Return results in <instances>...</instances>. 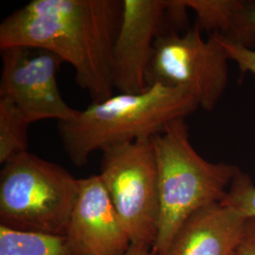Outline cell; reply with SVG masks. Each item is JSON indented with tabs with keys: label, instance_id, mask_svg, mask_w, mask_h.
Here are the masks:
<instances>
[{
	"label": "cell",
	"instance_id": "cell-1",
	"mask_svg": "<svg viewBox=\"0 0 255 255\" xmlns=\"http://www.w3.org/2000/svg\"><path fill=\"white\" fill-rule=\"evenodd\" d=\"M121 0H32L0 24V48L24 46L58 55L93 102L114 95L113 49Z\"/></svg>",
	"mask_w": 255,
	"mask_h": 255
},
{
	"label": "cell",
	"instance_id": "cell-2",
	"mask_svg": "<svg viewBox=\"0 0 255 255\" xmlns=\"http://www.w3.org/2000/svg\"><path fill=\"white\" fill-rule=\"evenodd\" d=\"M199 109L189 92L153 83L135 94L119 93L87 108L71 120L58 122L65 153L76 166L88 164L95 151L151 139L177 119Z\"/></svg>",
	"mask_w": 255,
	"mask_h": 255
},
{
	"label": "cell",
	"instance_id": "cell-3",
	"mask_svg": "<svg viewBox=\"0 0 255 255\" xmlns=\"http://www.w3.org/2000/svg\"><path fill=\"white\" fill-rule=\"evenodd\" d=\"M151 141L160 200L159 227L152 249L158 255L192 215L223 201L240 169L235 164L204 159L190 142L184 119L171 122Z\"/></svg>",
	"mask_w": 255,
	"mask_h": 255
},
{
	"label": "cell",
	"instance_id": "cell-4",
	"mask_svg": "<svg viewBox=\"0 0 255 255\" xmlns=\"http://www.w3.org/2000/svg\"><path fill=\"white\" fill-rule=\"evenodd\" d=\"M80 191L59 164L28 151L9 159L0 174V221L8 228L65 236Z\"/></svg>",
	"mask_w": 255,
	"mask_h": 255
},
{
	"label": "cell",
	"instance_id": "cell-5",
	"mask_svg": "<svg viewBox=\"0 0 255 255\" xmlns=\"http://www.w3.org/2000/svg\"><path fill=\"white\" fill-rule=\"evenodd\" d=\"M99 174L131 245L153 247L159 227L158 170L151 139L104 149Z\"/></svg>",
	"mask_w": 255,
	"mask_h": 255
},
{
	"label": "cell",
	"instance_id": "cell-6",
	"mask_svg": "<svg viewBox=\"0 0 255 255\" xmlns=\"http://www.w3.org/2000/svg\"><path fill=\"white\" fill-rule=\"evenodd\" d=\"M229 62L218 36L204 38L196 25L183 33L164 31L155 42L146 82L184 89L210 112L227 89Z\"/></svg>",
	"mask_w": 255,
	"mask_h": 255
},
{
	"label": "cell",
	"instance_id": "cell-7",
	"mask_svg": "<svg viewBox=\"0 0 255 255\" xmlns=\"http://www.w3.org/2000/svg\"><path fill=\"white\" fill-rule=\"evenodd\" d=\"M2 70L0 99L14 104L30 123L73 119L79 110L64 101L58 73L64 62L51 51L31 46L0 48Z\"/></svg>",
	"mask_w": 255,
	"mask_h": 255
},
{
	"label": "cell",
	"instance_id": "cell-8",
	"mask_svg": "<svg viewBox=\"0 0 255 255\" xmlns=\"http://www.w3.org/2000/svg\"><path fill=\"white\" fill-rule=\"evenodd\" d=\"M169 0H122V13L113 49V81L119 93L135 94L147 88L146 76L155 42L171 30Z\"/></svg>",
	"mask_w": 255,
	"mask_h": 255
},
{
	"label": "cell",
	"instance_id": "cell-9",
	"mask_svg": "<svg viewBox=\"0 0 255 255\" xmlns=\"http://www.w3.org/2000/svg\"><path fill=\"white\" fill-rule=\"evenodd\" d=\"M65 237L77 255H125L131 246L99 174L80 179Z\"/></svg>",
	"mask_w": 255,
	"mask_h": 255
},
{
	"label": "cell",
	"instance_id": "cell-10",
	"mask_svg": "<svg viewBox=\"0 0 255 255\" xmlns=\"http://www.w3.org/2000/svg\"><path fill=\"white\" fill-rule=\"evenodd\" d=\"M247 219L221 203L192 215L169 244L156 255H233L244 234Z\"/></svg>",
	"mask_w": 255,
	"mask_h": 255
},
{
	"label": "cell",
	"instance_id": "cell-11",
	"mask_svg": "<svg viewBox=\"0 0 255 255\" xmlns=\"http://www.w3.org/2000/svg\"><path fill=\"white\" fill-rule=\"evenodd\" d=\"M0 255H77L65 236L22 232L0 225Z\"/></svg>",
	"mask_w": 255,
	"mask_h": 255
},
{
	"label": "cell",
	"instance_id": "cell-12",
	"mask_svg": "<svg viewBox=\"0 0 255 255\" xmlns=\"http://www.w3.org/2000/svg\"><path fill=\"white\" fill-rule=\"evenodd\" d=\"M188 9L195 11V25L209 36L225 35L233 25L238 11L243 8V0H182Z\"/></svg>",
	"mask_w": 255,
	"mask_h": 255
},
{
	"label": "cell",
	"instance_id": "cell-13",
	"mask_svg": "<svg viewBox=\"0 0 255 255\" xmlns=\"http://www.w3.org/2000/svg\"><path fill=\"white\" fill-rule=\"evenodd\" d=\"M30 124L14 104L0 99V164L28 151L27 129Z\"/></svg>",
	"mask_w": 255,
	"mask_h": 255
},
{
	"label": "cell",
	"instance_id": "cell-14",
	"mask_svg": "<svg viewBox=\"0 0 255 255\" xmlns=\"http://www.w3.org/2000/svg\"><path fill=\"white\" fill-rule=\"evenodd\" d=\"M245 219H255V184L248 174L239 170L220 202Z\"/></svg>",
	"mask_w": 255,
	"mask_h": 255
},
{
	"label": "cell",
	"instance_id": "cell-15",
	"mask_svg": "<svg viewBox=\"0 0 255 255\" xmlns=\"http://www.w3.org/2000/svg\"><path fill=\"white\" fill-rule=\"evenodd\" d=\"M219 35V34H218ZM249 49L255 50V2L245 1L225 35H219Z\"/></svg>",
	"mask_w": 255,
	"mask_h": 255
},
{
	"label": "cell",
	"instance_id": "cell-16",
	"mask_svg": "<svg viewBox=\"0 0 255 255\" xmlns=\"http://www.w3.org/2000/svg\"><path fill=\"white\" fill-rule=\"evenodd\" d=\"M215 35L219 38V42L228 55L230 61L237 64L241 73H251L255 76V50L240 46L218 34Z\"/></svg>",
	"mask_w": 255,
	"mask_h": 255
},
{
	"label": "cell",
	"instance_id": "cell-17",
	"mask_svg": "<svg viewBox=\"0 0 255 255\" xmlns=\"http://www.w3.org/2000/svg\"><path fill=\"white\" fill-rule=\"evenodd\" d=\"M237 252L240 255H255V219H247L244 234Z\"/></svg>",
	"mask_w": 255,
	"mask_h": 255
},
{
	"label": "cell",
	"instance_id": "cell-18",
	"mask_svg": "<svg viewBox=\"0 0 255 255\" xmlns=\"http://www.w3.org/2000/svg\"><path fill=\"white\" fill-rule=\"evenodd\" d=\"M125 255H156L152 247L146 245H131Z\"/></svg>",
	"mask_w": 255,
	"mask_h": 255
},
{
	"label": "cell",
	"instance_id": "cell-19",
	"mask_svg": "<svg viewBox=\"0 0 255 255\" xmlns=\"http://www.w3.org/2000/svg\"><path fill=\"white\" fill-rule=\"evenodd\" d=\"M238 255V254H237V252H236V253H235V254H234V255Z\"/></svg>",
	"mask_w": 255,
	"mask_h": 255
}]
</instances>
